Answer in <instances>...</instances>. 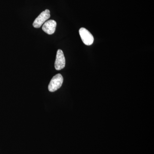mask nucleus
Segmentation results:
<instances>
[{
    "instance_id": "nucleus-5",
    "label": "nucleus",
    "mask_w": 154,
    "mask_h": 154,
    "mask_svg": "<svg viewBox=\"0 0 154 154\" xmlns=\"http://www.w3.org/2000/svg\"><path fill=\"white\" fill-rule=\"evenodd\" d=\"M56 26V21L51 19L45 22L42 25V29L47 34L51 35L55 32Z\"/></svg>"
},
{
    "instance_id": "nucleus-2",
    "label": "nucleus",
    "mask_w": 154,
    "mask_h": 154,
    "mask_svg": "<svg viewBox=\"0 0 154 154\" xmlns=\"http://www.w3.org/2000/svg\"><path fill=\"white\" fill-rule=\"evenodd\" d=\"M50 17V12L49 10L46 9L45 11L42 12L38 15L33 22V25L35 28H39Z\"/></svg>"
},
{
    "instance_id": "nucleus-3",
    "label": "nucleus",
    "mask_w": 154,
    "mask_h": 154,
    "mask_svg": "<svg viewBox=\"0 0 154 154\" xmlns=\"http://www.w3.org/2000/svg\"><path fill=\"white\" fill-rule=\"evenodd\" d=\"M80 36L83 43L87 45H91L94 41V38L92 34L86 28H81L79 30Z\"/></svg>"
},
{
    "instance_id": "nucleus-1",
    "label": "nucleus",
    "mask_w": 154,
    "mask_h": 154,
    "mask_svg": "<svg viewBox=\"0 0 154 154\" xmlns=\"http://www.w3.org/2000/svg\"><path fill=\"white\" fill-rule=\"evenodd\" d=\"M63 82V77L61 75L58 74L55 75L51 80L48 85V90L51 92H55L61 87Z\"/></svg>"
},
{
    "instance_id": "nucleus-4",
    "label": "nucleus",
    "mask_w": 154,
    "mask_h": 154,
    "mask_svg": "<svg viewBox=\"0 0 154 154\" xmlns=\"http://www.w3.org/2000/svg\"><path fill=\"white\" fill-rule=\"evenodd\" d=\"M66 60L63 53L60 49H58L57 53L54 66L56 69L60 70L65 66Z\"/></svg>"
}]
</instances>
